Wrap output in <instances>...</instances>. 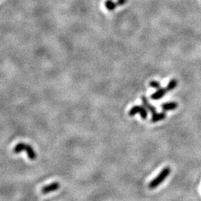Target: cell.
<instances>
[{
	"label": "cell",
	"mask_w": 201,
	"mask_h": 201,
	"mask_svg": "<svg viewBox=\"0 0 201 201\" xmlns=\"http://www.w3.org/2000/svg\"><path fill=\"white\" fill-rule=\"evenodd\" d=\"M162 109L165 111H171L177 109L178 107V104L177 102H168L162 104Z\"/></svg>",
	"instance_id": "obj_7"
},
{
	"label": "cell",
	"mask_w": 201,
	"mask_h": 201,
	"mask_svg": "<svg viewBox=\"0 0 201 201\" xmlns=\"http://www.w3.org/2000/svg\"><path fill=\"white\" fill-rule=\"evenodd\" d=\"M128 2V0H117V5H124Z\"/></svg>",
	"instance_id": "obj_12"
},
{
	"label": "cell",
	"mask_w": 201,
	"mask_h": 201,
	"mask_svg": "<svg viewBox=\"0 0 201 201\" xmlns=\"http://www.w3.org/2000/svg\"><path fill=\"white\" fill-rule=\"evenodd\" d=\"M22 151H25L26 152L27 156H28V159L30 160H35L37 159L36 152H35L33 148L30 144L20 142L18 143L14 148V154H20Z\"/></svg>",
	"instance_id": "obj_1"
},
{
	"label": "cell",
	"mask_w": 201,
	"mask_h": 201,
	"mask_svg": "<svg viewBox=\"0 0 201 201\" xmlns=\"http://www.w3.org/2000/svg\"><path fill=\"white\" fill-rule=\"evenodd\" d=\"M141 102H142L143 106H144L149 112H151V113L154 114L157 112V110H156L155 107H154V106L151 105V104H150V103L148 102V101L147 98H146L145 96H142V97H141Z\"/></svg>",
	"instance_id": "obj_5"
},
{
	"label": "cell",
	"mask_w": 201,
	"mask_h": 201,
	"mask_svg": "<svg viewBox=\"0 0 201 201\" xmlns=\"http://www.w3.org/2000/svg\"><path fill=\"white\" fill-rule=\"evenodd\" d=\"M166 91L167 89H164V88H160V89H159L158 90H157L156 92L153 93L152 95H151V98L152 100H160L161 98L163 97L165 95V93H166Z\"/></svg>",
	"instance_id": "obj_6"
},
{
	"label": "cell",
	"mask_w": 201,
	"mask_h": 201,
	"mask_svg": "<svg viewBox=\"0 0 201 201\" xmlns=\"http://www.w3.org/2000/svg\"><path fill=\"white\" fill-rule=\"evenodd\" d=\"M116 6H117L116 3L113 2L112 0H107V1L105 2V7L108 11H114L115 8H116Z\"/></svg>",
	"instance_id": "obj_9"
},
{
	"label": "cell",
	"mask_w": 201,
	"mask_h": 201,
	"mask_svg": "<svg viewBox=\"0 0 201 201\" xmlns=\"http://www.w3.org/2000/svg\"><path fill=\"white\" fill-rule=\"evenodd\" d=\"M137 113H140L141 118L143 119H146L148 116V112H147V109L143 106H135V107H132L131 110L129 111V115L131 116H133L134 115Z\"/></svg>",
	"instance_id": "obj_3"
},
{
	"label": "cell",
	"mask_w": 201,
	"mask_h": 201,
	"mask_svg": "<svg viewBox=\"0 0 201 201\" xmlns=\"http://www.w3.org/2000/svg\"><path fill=\"white\" fill-rule=\"evenodd\" d=\"M165 117H166V114H165V112H160V113H157V112H156V113L153 114V116L151 117V122H153V123H155V122H160V121L165 119Z\"/></svg>",
	"instance_id": "obj_8"
},
{
	"label": "cell",
	"mask_w": 201,
	"mask_h": 201,
	"mask_svg": "<svg viewBox=\"0 0 201 201\" xmlns=\"http://www.w3.org/2000/svg\"><path fill=\"white\" fill-rule=\"evenodd\" d=\"M60 183H57V182H54V183H51V184L48 185V186H44L41 189V193L43 194H47L49 193L52 192V191L58 190L60 189Z\"/></svg>",
	"instance_id": "obj_4"
},
{
	"label": "cell",
	"mask_w": 201,
	"mask_h": 201,
	"mask_svg": "<svg viewBox=\"0 0 201 201\" xmlns=\"http://www.w3.org/2000/svg\"><path fill=\"white\" fill-rule=\"evenodd\" d=\"M171 173V168L169 167H165L161 171V172L159 173L158 176L157 177L154 178L152 181L151 182L148 184V188L150 189H154L159 186L161 183H162L165 179H166L167 177Z\"/></svg>",
	"instance_id": "obj_2"
},
{
	"label": "cell",
	"mask_w": 201,
	"mask_h": 201,
	"mask_svg": "<svg viewBox=\"0 0 201 201\" xmlns=\"http://www.w3.org/2000/svg\"><path fill=\"white\" fill-rule=\"evenodd\" d=\"M149 85H150L151 87L154 88L156 89H159L161 88L160 83H159L158 81H156V80H151V81L149 83Z\"/></svg>",
	"instance_id": "obj_11"
},
{
	"label": "cell",
	"mask_w": 201,
	"mask_h": 201,
	"mask_svg": "<svg viewBox=\"0 0 201 201\" xmlns=\"http://www.w3.org/2000/svg\"><path fill=\"white\" fill-rule=\"evenodd\" d=\"M177 83L178 82L177 79H171L166 86L167 91H171L173 90V89H174L177 86Z\"/></svg>",
	"instance_id": "obj_10"
}]
</instances>
